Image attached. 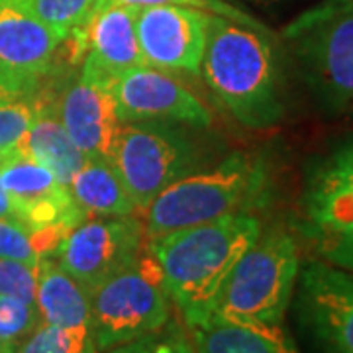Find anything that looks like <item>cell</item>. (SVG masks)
I'll use <instances>...</instances> for the list:
<instances>
[{
  "mask_svg": "<svg viewBox=\"0 0 353 353\" xmlns=\"http://www.w3.org/2000/svg\"><path fill=\"white\" fill-rule=\"evenodd\" d=\"M43 99L34 92L0 97V152L10 153L20 148L32 128Z\"/></svg>",
  "mask_w": 353,
  "mask_h": 353,
  "instance_id": "7402d4cb",
  "label": "cell"
},
{
  "mask_svg": "<svg viewBox=\"0 0 353 353\" xmlns=\"http://www.w3.org/2000/svg\"><path fill=\"white\" fill-rule=\"evenodd\" d=\"M38 87V81H28L24 77H18L0 67V97H12V94H24L34 92Z\"/></svg>",
  "mask_w": 353,
  "mask_h": 353,
  "instance_id": "f546056e",
  "label": "cell"
},
{
  "mask_svg": "<svg viewBox=\"0 0 353 353\" xmlns=\"http://www.w3.org/2000/svg\"><path fill=\"white\" fill-rule=\"evenodd\" d=\"M24 8L53 30L69 34L85 20L97 0H18Z\"/></svg>",
  "mask_w": 353,
  "mask_h": 353,
  "instance_id": "d4e9b609",
  "label": "cell"
},
{
  "mask_svg": "<svg viewBox=\"0 0 353 353\" xmlns=\"http://www.w3.org/2000/svg\"><path fill=\"white\" fill-rule=\"evenodd\" d=\"M41 324L36 304L0 294V353H18V347Z\"/></svg>",
  "mask_w": 353,
  "mask_h": 353,
  "instance_id": "cb8c5ba5",
  "label": "cell"
},
{
  "mask_svg": "<svg viewBox=\"0 0 353 353\" xmlns=\"http://www.w3.org/2000/svg\"><path fill=\"white\" fill-rule=\"evenodd\" d=\"M201 75L241 126L267 130L283 120L281 46L263 22L208 14Z\"/></svg>",
  "mask_w": 353,
  "mask_h": 353,
  "instance_id": "6da1fadb",
  "label": "cell"
},
{
  "mask_svg": "<svg viewBox=\"0 0 353 353\" xmlns=\"http://www.w3.org/2000/svg\"><path fill=\"white\" fill-rule=\"evenodd\" d=\"M301 250L285 228L261 230L241 253L216 296L214 314L261 324H283L299 283Z\"/></svg>",
  "mask_w": 353,
  "mask_h": 353,
  "instance_id": "277c9868",
  "label": "cell"
},
{
  "mask_svg": "<svg viewBox=\"0 0 353 353\" xmlns=\"http://www.w3.org/2000/svg\"><path fill=\"white\" fill-rule=\"evenodd\" d=\"M4 155H6V153H4V152H0V161H2V159H4Z\"/></svg>",
  "mask_w": 353,
  "mask_h": 353,
  "instance_id": "1f68e13d",
  "label": "cell"
},
{
  "mask_svg": "<svg viewBox=\"0 0 353 353\" xmlns=\"http://www.w3.org/2000/svg\"><path fill=\"white\" fill-rule=\"evenodd\" d=\"M208 14L189 6H148L136 14V34L145 63L163 71L201 73Z\"/></svg>",
  "mask_w": 353,
  "mask_h": 353,
  "instance_id": "4fadbf2b",
  "label": "cell"
},
{
  "mask_svg": "<svg viewBox=\"0 0 353 353\" xmlns=\"http://www.w3.org/2000/svg\"><path fill=\"white\" fill-rule=\"evenodd\" d=\"M0 181L12 202L14 218L34 232L55 230L65 236L88 218L69 187L20 150L6 153L0 161Z\"/></svg>",
  "mask_w": 353,
  "mask_h": 353,
  "instance_id": "9c48e42d",
  "label": "cell"
},
{
  "mask_svg": "<svg viewBox=\"0 0 353 353\" xmlns=\"http://www.w3.org/2000/svg\"><path fill=\"white\" fill-rule=\"evenodd\" d=\"M283 43L318 102L353 110V0H324L283 30Z\"/></svg>",
  "mask_w": 353,
  "mask_h": 353,
  "instance_id": "5b68a950",
  "label": "cell"
},
{
  "mask_svg": "<svg viewBox=\"0 0 353 353\" xmlns=\"http://www.w3.org/2000/svg\"><path fill=\"white\" fill-rule=\"evenodd\" d=\"M18 150L43 165L46 169H50L67 187L69 181L79 171V167L87 161V155L69 138L63 124L59 122L57 114L53 110V104L46 99Z\"/></svg>",
  "mask_w": 353,
  "mask_h": 353,
  "instance_id": "ffe728a7",
  "label": "cell"
},
{
  "mask_svg": "<svg viewBox=\"0 0 353 353\" xmlns=\"http://www.w3.org/2000/svg\"><path fill=\"white\" fill-rule=\"evenodd\" d=\"M118 116L124 122H171L192 128H208L212 114L189 88L169 71L139 65L110 81Z\"/></svg>",
  "mask_w": 353,
  "mask_h": 353,
  "instance_id": "30bf717a",
  "label": "cell"
},
{
  "mask_svg": "<svg viewBox=\"0 0 353 353\" xmlns=\"http://www.w3.org/2000/svg\"><path fill=\"white\" fill-rule=\"evenodd\" d=\"M171 294L148 245L138 257L90 292V334L106 353L161 330L171 320Z\"/></svg>",
  "mask_w": 353,
  "mask_h": 353,
  "instance_id": "8992f818",
  "label": "cell"
},
{
  "mask_svg": "<svg viewBox=\"0 0 353 353\" xmlns=\"http://www.w3.org/2000/svg\"><path fill=\"white\" fill-rule=\"evenodd\" d=\"M63 234L48 230L34 232L16 218H0V259H16L39 263L43 257H53Z\"/></svg>",
  "mask_w": 353,
  "mask_h": 353,
  "instance_id": "44dd1931",
  "label": "cell"
},
{
  "mask_svg": "<svg viewBox=\"0 0 353 353\" xmlns=\"http://www.w3.org/2000/svg\"><path fill=\"white\" fill-rule=\"evenodd\" d=\"M106 353H194V345L185 322L179 324L169 320L161 330L122 343Z\"/></svg>",
  "mask_w": 353,
  "mask_h": 353,
  "instance_id": "484cf974",
  "label": "cell"
},
{
  "mask_svg": "<svg viewBox=\"0 0 353 353\" xmlns=\"http://www.w3.org/2000/svg\"><path fill=\"white\" fill-rule=\"evenodd\" d=\"M69 190L77 206L87 216H132L138 214L136 202L110 159L87 157L69 181Z\"/></svg>",
  "mask_w": 353,
  "mask_h": 353,
  "instance_id": "d6986e66",
  "label": "cell"
},
{
  "mask_svg": "<svg viewBox=\"0 0 353 353\" xmlns=\"http://www.w3.org/2000/svg\"><path fill=\"white\" fill-rule=\"evenodd\" d=\"M0 218H14L12 202H10L6 190L2 187V181H0Z\"/></svg>",
  "mask_w": 353,
  "mask_h": 353,
  "instance_id": "4dcf8cb0",
  "label": "cell"
},
{
  "mask_svg": "<svg viewBox=\"0 0 353 353\" xmlns=\"http://www.w3.org/2000/svg\"><path fill=\"white\" fill-rule=\"evenodd\" d=\"M65 34L43 24L18 0H0V67L28 81L48 75Z\"/></svg>",
  "mask_w": 353,
  "mask_h": 353,
  "instance_id": "2e32d148",
  "label": "cell"
},
{
  "mask_svg": "<svg viewBox=\"0 0 353 353\" xmlns=\"http://www.w3.org/2000/svg\"><path fill=\"white\" fill-rule=\"evenodd\" d=\"M124 6L130 8H148V6H161V4H173V6H189V8H196L206 14H216V16H224V18H232L238 22H255L257 18H253L252 14L243 12L241 8L224 2V0H116Z\"/></svg>",
  "mask_w": 353,
  "mask_h": 353,
  "instance_id": "f1b7e54d",
  "label": "cell"
},
{
  "mask_svg": "<svg viewBox=\"0 0 353 353\" xmlns=\"http://www.w3.org/2000/svg\"><path fill=\"white\" fill-rule=\"evenodd\" d=\"M18 353H99L88 326L63 328L41 322L24 343L18 347Z\"/></svg>",
  "mask_w": 353,
  "mask_h": 353,
  "instance_id": "603a6c76",
  "label": "cell"
},
{
  "mask_svg": "<svg viewBox=\"0 0 353 353\" xmlns=\"http://www.w3.org/2000/svg\"><path fill=\"white\" fill-rule=\"evenodd\" d=\"M148 238L138 214L85 218L71 228L53 257L88 292L130 265L145 250Z\"/></svg>",
  "mask_w": 353,
  "mask_h": 353,
  "instance_id": "ba28073f",
  "label": "cell"
},
{
  "mask_svg": "<svg viewBox=\"0 0 353 353\" xmlns=\"http://www.w3.org/2000/svg\"><path fill=\"white\" fill-rule=\"evenodd\" d=\"M39 263L0 259V294L36 304Z\"/></svg>",
  "mask_w": 353,
  "mask_h": 353,
  "instance_id": "83f0119b",
  "label": "cell"
},
{
  "mask_svg": "<svg viewBox=\"0 0 353 353\" xmlns=\"http://www.w3.org/2000/svg\"><path fill=\"white\" fill-rule=\"evenodd\" d=\"M304 234L353 222V136L322 155L304 179Z\"/></svg>",
  "mask_w": 353,
  "mask_h": 353,
  "instance_id": "9a60e30c",
  "label": "cell"
},
{
  "mask_svg": "<svg viewBox=\"0 0 353 353\" xmlns=\"http://www.w3.org/2000/svg\"><path fill=\"white\" fill-rule=\"evenodd\" d=\"M138 8L116 0H97L85 20L67 34L71 55L108 83L139 65H148L136 34Z\"/></svg>",
  "mask_w": 353,
  "mask_h": 353,
  "instance_id": "8fae6325",
  "label": "cell"
},
{
  "mask_svg": "<svg viewBox=\"0 0 353 353\" xmlns=\"http://www.w3.org/2000/svg\"><path fill=\"white\" fill-rule=\"evenodd\" d=\"M187 330L194 353H301L283 324L243 322L210 312Z\"/></svg>",
  "mask_w": 353,
  "mask_h": 353,
  "instance_id": "e0dca14e",
  "label": "cell"
},
{
  "mask_svg": "<svg viewBox=\"0 0 353 353\" xmlns=\"http://www.w3.org/2000/svg\"><path fill=\"white\" fill-rule=\"evenodd\" d=\"M265 185L261 161L248 153H230L220 163L202 167L161 190L138 216L145 238L243 212L259 199Z\"/></svg>",
  "mask_w": 353,
  "mask_h": 353,
  "instance_id": "3957f363",
  "label": "cell"
},
{
  "mask_svg": "<svg viewBox=\"0 0 353 353\" xmlns=\"http://www.w3.org/2000/svg\"><path fill=\"white\" fill-rule=\"evenodd\" d=\"M36 306L46 324L90 328V292L77 283L55 257H43L39 261Z\"/></svg>",
  "mask_w": 353,
  "mask_h": 353,
  "instance_id": "ac0fdd59",
  "label": "cell"
},
{
  "mask_svg": "<svg viewBox=\"0 0 353 353\" xmlns=\"http://www.w3.org/2000/svg\"><path fill=\"white\" fill-rule=\"evenodd\" d=\"M114 167L141 212L169 185L206 167L201 145L171 122H124L114 145Z\"/></svg>",
  "mask_w": 353,
  "mask_h": 353,
  "instance_id": "52a82bcc",
  "label": "cell"
},
{
  "mask_svg": "<svg viewBox=\"0 0 353 353\" xmlns=\"http://www.w3.org/2000/svg\"><path fill=\"white\" fill-rule=\"evenodd\" d=\"M303 322L328 353H353V273L312 259L299 273Z\"/></svg>",
  "mask_w": 353,
  "mask_h": 353,
  "instance_id": "7c38bea8",
  "label": "cell"
},
{
  "mask_svg": "<svg viewBox=\"0 0 353 353\" xmlns=\"http://www.w3.org/2000/svg\"><path fill=\"white\" fill-rule=\"evenodd\" d=\"M261 230V220L243 210L148 240V250L161 267L171 301L187 328L212 312L232 267Z\"/></svg>",
  "mask_w": 353,
  "mask_h": 353,
  "instance_id": "7a4b0ae2",
  "label": "cell"
},
{
  "mask_svg": "<svg viewBox=\"0 0 353 353\" xmlns=\"http://www.w3.org/2000/svg\"><path fill=\"white\" fill-rule=\"evenodd\" d=\"M322 261L353 273V222L308 236Z\"/></svg>",
  "mask_w": 353,
  "mask_h": 353,
  "instance_id": "4316f807",
  "label": "cell"
},
{
  "mask_svg": "<svg viewBox=\"0 0 353 353\" xmlns=\"http://www.w3.org/2000/svg\"><path fill=\"white\" fill-rule=\"evenodd\" d=\"M51 104L65 132L81 152L87 157L112 159L122 120L106 79L81 65L79 77L65 85Z\"/></svg>",
  "mask_w": 353,
  "mask_h": 353,
  "instance_id": "5bb4252c",
  "label": "cell"
}]
</instances>
